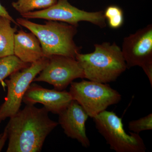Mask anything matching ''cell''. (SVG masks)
<instances>
[{"label":"cell","instance_id":"cell-1","mask_svg":"<svg viewBox=\"0 0 152 152\" xmlns=\"http://www.w3.org/2000/svg\"><path fill=\"white\" fill-rule=\"evenodd\" d=\"M44 107L26 105L11 118L6 126L8 134L7 152H40L46 139L58 123L49 118Z\"/></svg>","mask_w":152,"mask_h":152},{"label":"cell","instance_id":"cell-2","mask_svg":"<svg viewBox=\"0 0 152 152\" xmlns=\"http://www.w3.org/2000/svg\"><path fill=\"white\" fill-rule=\"evenodd\" d=\"M94 47L93 53H78L76 56L85 78L102 83L115 81L127 69L121 49L115 42H105Z\"/></svg>","mask_w":152,"mask_h":152},{"label":"cell","instance_id":"cell-3","mask_svg":"<svg viewBox=\"0 0 152 152\" xmlns=\"http://www.w3.org/2000/svg\"><path fill=\"white\" fill-rule=\"evenodd\" d=\"M16 21L19 26L26 28L37 37L45 57L60 55L76 59L80 53V48L74 40L77 26L54 20L39 24L24 18H18Z\"/></svg>","mask_w":152,"mask_h":152},{"label":"cell","instance_id":"cell-4","mask_svg":"<svg viewBox=\"0 0 152 152\" xmlns=\"http://www.w3.org/2000/svg\"><path fill=\"white\" fill-rule=\"evenodd\" d=\"M69 89L73 100L76 101L92 118L121 100V95L109 85L93 81L72 82Z\"/></svg>","mask_w":152,"mask_h":152},{"label":"cell","instance_id":"cell-5","mask_svg":"<svg viewBox=\"0 0 152 152\" xmlns=\"http://www.w3.org/2000/svg\"><path fill=\"white\" fill-rule=\"evenodd\" d=\"M99 133L110 148L116 152H145L146 147L138 134H128L122 120L115 113L104 110L93 118Z\"/></svg>","mask_w":152,"mask_h":152},{"label":"cell","instance_id":"cell-6","mask_svg":"<svg viewBox=\"0 0 152 152\" xmlns=\"http://www.w3.org/2000/svg\"><path fill=\"white\" fill-rule=\"evenodd\" d=\"M49 58L44 57L28 67L12 74L5 80L7 94L0 106V123L16 114L20 110L25 93L35 78L47 65Z\"/></svg>","mask_w":152,"mask_h":152},{"label":"cell","instance_id":"cell-7","mask_svg":"<svg viewBox=\"0 0 152 152\" xmlns=\"http://www.w3.org/2000/svg\"><path fill=\"white\" fill-rule=\"evenodd\" d=\"M127 69H143L152 86V25H148L124 38L121 49Z\"/></svg>","mask_w":152,"mask_h":152},{"label":"cell","instance_id":"cell-8","mask_svg":"<svg viewBox=\"0 0 152 152\" xmlns=\"http://www.w3.org/2000/svg\"><path fill=\"white\" fill-rule=\"evenodd\" d=\"M25 19H42L78 26L79 22H88L101 28L107 26L103 11L88 12L72 5L68 0H58L48 8L21 14Z\"/></svg>","mask_w":152,"mask_h":152},{"label":"cell","instance_id":"cell-9","mask_svg":"<svg viewBox=\"0 0 152 152\" xmlns=\"http://www.w3.org/2000/svg\"><path fill=\"white\" fill-rule=\"evenodd\" d=\"M48 58L47 65L33 82H45L55 89L63 91L75 79L85 78L83 71L75 58L60 55Z\"/></svg>","mask_w":152,"mask_h":152},{"label":"cell","instance_id":"cell-10","mask_svg":"<svg viewBox=\"0 0 152 152\" xmlns=\"http://www.w3.org/2000/svg\"><path fill=\"white\" fill-rule=\"evenodd\" d=\"M72 100L70 94L66 90L48 89L32 82L25 93L23 102L26 105L42 104L49 112L58 115Z\"/></svg>","mask_w":152,"mask_h":152},{"label":"cell","instance_id":"cell-11","mask_svg":"<svg viewBox=\"0 0 152 152\" xmlns=\"http://www.w3.org/2000/svg\"><path fill=\"white\" fill-rule=\"evenodd\" d=\"M58 124L69 137L75 139L84 148L90 146L86 132V124L88 115L76 101L72 100L58 115Z\"/></svg>","mask_w":152,"mask_h":152},{"label":"cell","instance_id":"cell-12","mask_svg":"<svg viewBox=\"0 0 152 152\" xmlns=\"http://www.w3.org/2000/svg\"><path fill=\"white\" fill-rule=\"evenodd\" d=\"M14 55L23 62L32 64L45 57L40 43L32 33L23 30L15 35Z\"/></svg>","mask_w":152,"mask_h":152},{"label":"cell","instance_id":"cell-13","mask_svg":"<svg viewBox=\"0 0 152 152\" xmlns=\"http://www.w3.org/2000/svg\"><path fill=\"white\" fill-rule=\"evenodd\" d=\"M11 20L0 16V58L14 55V44L16 28L11 26Z\"/></svg>","mask_w":152,"mask_h":152},{"label":"cell","instance_id":"cell-14","mask_svg":"<svg viewBox=\"0 0 152 152\" xmlns=\"http://www.w3.org/2000/svg\"><path fill=\"white\" fill-rule=\"evenodd\" d=\"M31 65L23 62L15 55L0 58V84L12 74Z\"/></svg>","mask_w":152,"mask_h":152},{"label":"cell","instance_id":"cell-15","mask_svg":"<svg viewBox=\"0 0 152 152\" xmlns=\"http://www.w3.org/2000/svg\"><path fill=\"white\" fill-rule=\"evenodd\" d=\"M57 1L58 0H18L12 3V6L21 15L37 9L48 8Z\"/></svg>","mask_w":152,"mask_h":152},{"label":"cell","instance_id":"cell-16","mask_svg":"<svg viewBox=\"0 0 152 152\" xmlns=\"http://www.w3.org/2000/svg\"><path fill=\"white\" fill-rule=\"evenodd\" d=\"M104 12L110 27L118 29L122 26L124 22V13L119 7L115 5L109 6Z\"/></svg>","mask_w":152,"mask_h":152},{"label":"cell","instance_id":"cell-17","mask_svg":"<svg viewBox=\"0 0 152 152\" xmlns=\"http://www.w3.org/2000/svg\"><path fill=\"white\" fill-rule=\"evenodd\" d=\"M128 127L131 132L138 134L143 131L151 130L152 129V114L139 119L131 121Z\"/></svg>","mask_w":152,"mask_h":152},{"label":"cell","instance_id":"cell-18","mask_svg":"<svg viewBox=\"0 0 152 152\" xmlns=\"http://www.w3.org/2000/svg\"><path fill=\"white\" fill-rule=\"evenodd\" d=\"M0 16H2L5 17V18H7L10 19L11 20L12 23H14L15 24L18 26V25L16 21L11 16L10 14L7 11L6 9L4 7H3L2 5L0 3Z\"/></svg>","mask_w":152,"mask_h":152},{"label":"cell","instance_id":"cell-19","mask_svg":"<svg viewBox=\"0 0 152 152\" xmlns=\"http://www.w3.org/2000/svg\"><path fill=\"white\" fill-rule=\"evenodd\" d=\"M8 138V134L7 130V128L5 127L4 132L0 137V152L2 150L3 147L4 145Z\"/></svg>","mask_w":152,"mask_h":152},{"label":"cell","instance_id":"cell-20","mask_svg":"<svg viewBox=\"0 0 152 152\" xmlns=\"http://www.w3.org/2000/svg\"><path fill=\"white\" fill-rule=\"evenodd\" d=\"M2 134H0V137H1V135H2Z\"/></svg>","mask_w":152,"mask_h":152}]
</instances>
